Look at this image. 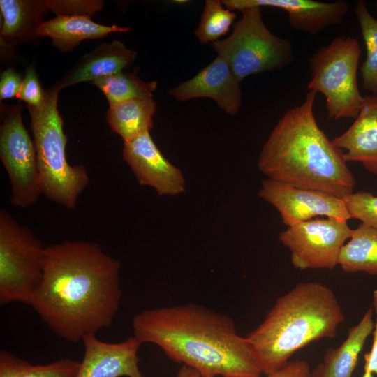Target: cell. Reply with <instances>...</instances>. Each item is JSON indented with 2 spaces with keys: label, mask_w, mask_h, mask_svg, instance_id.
<instances>
[{
  "label": "cell",
  "mask_w": 377,
  "mask_h": 377,
  "mask_svg": "<svg viewBox=\"0 0 377 377\" xmlns=\"http://www.w3.org/2000/svg\"><path fill=\"white\" fill-rule=\"evenodd\" d=\"M121 262L96 243L45 247L43 279L30 306L55 334L72 343L111 325L122 290Z\"/></svg>",
  "instance_id": "cell-1"
},
{
  "label": "cell",
  "mask_w": 377,
  "mask_h": 377,
  "mask_svg": "<svg viewBox=\"0 0 377 377\" xmlns=\"http://www.w3.org/2000/svg\"><path fill=\"white\" fill-rule=\"evenodd\" d=\"M133 336L159 347L200 377H260L262 368L246 337L228 316L188 303L143 310L132 320Z\"/></svg>",
  "instance_id": "cell-2"
},
{
  "label": "cell",
  "mask_w": 377,
  "mask_h": 377,
  "mask_svg": "<svg viewBox=\"0 0 377 377\" xmlns=\"http://www.w3.org/2000/svg\"><path fill=\"white\" fill-rule=\"evenodd\" d=\"M316 92L279 119L263 145L258 168L267 178L343 198L353 193L355 177L341 149L330 140L313 112Z\"/></svg>",
  "instance_id": "cell-3"
},
{
  "label": "cell",
  "mask_w": 377,
  "mask_h": 377,
  "mask_svg": "<svg viewBox=\"0 0 377 377\" xmlns=\"http://www.w3.org/2000/svg\"><path fill=\"white\" fill-rule=\"evenodd\" d=\"M344 319L332 289L318 282H302L279 297L263 322L246 337L263 373L269 375L311 342L335 337Z\"/></svg>",
  "instance_id": "cell-4"
},
{
  "label": "cell",
  "mask_w": 377,
  "mask_h": 377,
  "mask_svg": "<svg viewBox=\"0 0 377 377\" xmlns=\"http://www.w3.org/2000/svg\"><path fill=\"white\" fill-rule=\"evenodd\" d=\"M57 84L45 91V98L38 107L27 105L40 176L42 195L57 204L73 209L79 196L89 184L83 165H71L67 161V136L57 108Z\"/></svg>",
  "instance_id": "cell-5"
},
{
  "label": "cell",
  "mask_w": 377,
  "mask_h": 377,
  "mask_svg": "<svg viewBox=\"0 0 377 377\" xmlns=\"http://www.w3.org/2000/svg\"><path fill=\"white\" fill-rule=\"evenodd\" d=\"M240 11L242 17L234 24L232 34L212 44L239 81L293 64L294 54L290 40L274 35L267 29L262 18V8L250 7Z\"/></svg>",
  "instance_id": "cell-6"
},
{
  "label": "cell",
  "mask_w": 377,
  "mask_h": 377,
  "mask_svg": "<svg viewBox=\"0 0 377 377\" xmlns=\"http://www.w3.org/2000/svg\"><path fill=\"white\" fill-rule=\"evenodd\" d=\"M360 54L355 38L339 36L308 58L311 79L307 89L324 95L331 119H355L359 114L363 98L357 81Z\"/></svg>",
  "instance_id": "cell-7"
},
{
  "label": "cell",
  "mask_w": 377,
  "mask_h": 377,
  "mask_svg": "<svg viewBox=\"0 0 377 377\" xmlns=\"http://www.w3.org/2000/svg\"><path fill=\"white\" fill-rule=\"evenodd\" d=\"M45 247L31 230L0 209V304H30L43 279Z\"/></svg>",
  "instance_id": "cell-8"
},
{
  "label": "cell",
  "mask_w": 377,
  "mask_h": 377,
  "mask_svg": "<svg viewBox=\"0 0 377 377\" xmlns=\"http://www.w3.org/2000/svg\"><path fill=\"white\" fill-rule=\"evenodd\" d=\"M21 105L1 110L0 158L11 185L10 203L26 208L42 195L36 151L23 124Z\"/></svg>",
  "instance_id": "cell-9"
},
{
  "label": "cell",
  "mask_w": 377,
  "mask_h": 377,
  "mask_svg": "<svg viewBox=\"0 0 377 377\" xmlns=\"http://www.w3.org/2000/svg\"><path fill=\"white\" fill-rule=\"evenodd\" d=\"M352 231L346 221L315 219L288 227L279 239L290 251L295 268L333 269Z\"/></svg>",
  "instance_id": "cell-10"
},
{
  "label": "cell",
  "mask_w": 377,
  "mask_h": 377,
  "mask_svg": "<svg viewBox=\"0 0 377 377\" xmlns=\"http://www.w3.org/2000/svg\"><path fill=\"white\" fill-rule=\"evenodd\" d=\"M258 195L277 209L288 227L318 216L346 221L350 219L342 198L323 191L267 178L262 181Z\"/></svg>",
  "instance_id": "cell-11"
},
{
  "label": "cell",
  "mask_w": 377,
  "mask_h": 377,
  "mask_svg": "<svg viewBox=\"0 0 377 377\" xmlns=\"http://www.w3.org/2000/svg\"><path fill=\"white\" fill-rule=\"evenodd\" d=\"M122 155L140 185L153 188L160 196L184 193L182 170L163 155L149 132L125 142Z\"/></svg>",
  "instance_id": "cell-12"
},
{
  "label": "cell",
  "mask_w": 377,
  "mask_h": 377,
  "mask_svg": "<svg viewBox=\"0 0 377 377\" xmlns=\"http://www.w3.org/2000/svg\"><path fill=\"white\" fill-rule=\"evenodd\" d=\"M230 10L250 7H273L285 10L290 27L298 31L316 35L326 28L340 24L349 6L346 1L320 2L314 0H223Z\"/></svg>",
  "instance_id": "cell-13"
},
{
  "label": "cell",
  "mask_w": 377,
  "mask_h": 377,
  "mask_svg": "<svg viewBox=\"0 0 377 377\" xmlns=\"http://www.w3.org/2000/svg\"><path fill=\"white\" fill-rule=\"evenodd\" d=\"M82 341L84 353L76 377H145L138 366L142 343L134 336L107 343L91 334Z\"/></svg>",
  "instance_id": "cell-14"
},
{
  "label": "cell",
  "mask_w": 377,
  "mask_h": 377,
  "mask_svg": "<svg viewBox=\"0 0 377 377\" xmlns=\"http://www.w3.org/2000/svg\"><path fill=\"white\" fill-rule=\"evenodd\" d=\"M176 100L212 98L226 113L235 115L242 105L240 82L226 61L217 57L195 77L171 89Z\"/></svg>",
  "instance_id": "cell-15"
},
{
  "label": "cell",
  "mask_w": 377,
  "mask_h": 377,
  "mask_svg": "<svg viewBox=\"0 0 377 377\" xmlns=\"http://www.w3.org/2000/svg\"><path fill=\"white\" fill-rule=\"evenodd\" d=\"M332 141L338 148L346 150L343 154L346 162H360L377 175V94L363 96L355 121Z\"/></svg>",
  "instance_id": "cell-16"
},
{
  "label": "cell",
  "mask_w": 377,
  "mask_h": 377,
  "mask_svg": "<svg viewBox=\"0 0 377 377\" xmlns=\"http://www.w3.org/2000/svg\"><path fill=\"white\" fill-rule=\"evenodd\" d=\"M136 55L135 51L127 48L121 41L102 43L81 57L57 84L63 89L112 76L131 66Z\"/></svg>",
  "instance_id": "cell-17"
},
{
  "label": "cell",
  "mask_w": 377,
  "mask_h": 377,
  "mask_svg": "<svg viewBox=\"0 0 377 377\" xmlns=\"http://www.w3.org/2000/svg\"><path fill=\"white\" fill-rule=\"evenodd\" d=\"M130 30L129 27L97 24L90 17L57 15L40 25L37 36L50 38L53 46L67 52L84 40L102 38L111 33H126Z\"/></svg>",
  "instance_id": "cell-18"
},
{
  "label": "cell",
  "mask_w": 377,
  "mask_h": 377,
  "mask_svg": "<svg viewBox=\"0 0 377 377\" xmlns=\"http://www.w3.org/2000/svg\"><path fill=\"white\" fill-rule=\"evenodd\" d=\"M1 44L14 46L38 38L37 31L50 10L45 1L1 0Z\"/></svg>",
  "instance_id": "cell-19"
},
{
  "label": "cell",
  "mask_w": 377,
  "mask_h": 377,
  "mask_svg": "<svg viewBox=\"0 0 377 377\" xmlns=\"http://www.w3.org/2000/svg\"><path fill=\"white\" fill-rule=\"evenodd\" d=\"M372 312L371 308L368 309L339 347L327 350L323 361L311 371V377H351L359 355L374 330Z\"/></svg>",
  "instance_id": "cell-20"
},
{
  "label": "cell",
  "mask_w": 377,
  "mask_h": 377,
  "mask_svg": "<svg viewBox=\"0 0 377 377\" xmlns=\"http://www.w3.org/2000/svg\"><path fill=\"white\" fill-rule=\"evenodd\" d=\"M156 110V103L152 97L131 100L109 105L107 121L125 142L149 132Z\"/></svg>",
  "instance_id": "cell-21"
},
{
  "label": "cell",
  "mask_w": 377,
  "mask_h": 377,
  "mask_svg": "<svg viewBox=\"0 0 377 377\" xmlns=\"http://www.w3.org/2000/svg\"><path fill=\"white\" fill-rule=\"evenodd\" d=\"M338 265L345 272L377 274V228L361 223L341 249Z\"/></svg>",
  "instance_id": "cell-22"
},
{
  "label": "cell",
  "mask_w": 377,
  "mask_h": 377,
  "mask_svg": "<svg viewBox=\"0 0 377 377\" xmlns=\"http://www.w3.org/2000/svg\"><path fill=\"white\" fill-rule=\"evenodd\" d=\"M80 362L59 359L45 364H33L6 350L0 351V377H76Z\"/></svg>",
  "instance_id": "cell-23"
},
{
  "label": "cell",
  "mask_w": 377,
  "mask_h": 377,
  "mask_svg": "<svg viewBox=\"0 0 377 377\" xmlns=\"http://www.w3.org/2000/svg\"><path fill=\"white\" fill-rule=\"evenodd\" d=\"M353 11L366 47V58L360 67L362 87L371 94H377V19L363 0L357 1Z\"/></svg>",
  "instance_id": "cell-24"
},
{
  "label": "cell",
  "mask_w": 377,
  "mask_h": 377,
  "mask_svg": "<svg viewBox=\"0 0 377 377\" xmlns=\"http://www.w3.org/2000/svg\"><path fill=\"white\" fill-rule=\"evenodd\" d=\"M91 83L103 91L109 105L152 97L157 87L156 81L145 82L133 73L124 72L97 79Z\"/></svg>",
  "instance_id": "cell-25"
},
{
  "label": "cell",
  "mask_w": 377,
  "mask_h": 377,
  "mask_svg": "<svg viewBox=\"0 0 377 377\" xmlns=\"http://www.w3.org/2000/svg\"><path fill=\"white\" fill-rule=\"evenodd\" d=\"M221 1L207 0L195 35L202 43H214L230 29L237 15L225 8Z\"/></svg>",
  "instance_id": "cell-26"
},
{
  "label": "cell",
  "mask_w": 377,
  "mask_h": 377,
  "mask_svg": "<svg viewBox=\"0 0 377 377\" xmlns=\"http://www.w3.org/2000/svg\"><path fill=\"white\" fill-rule=\"evenodd\" d=\"M343 200L350 219L377 228V196L369 192L357 191Z\"/></svg>",
  "instance_id": "cell-27"
},
{
  "label": "cell",
  "mask_w": 377,
  "mask_h": 377,
  "mask_svg": "<svg viewBox=\"0 0 377 377\" xmlns=\"http://www.w3.org/2000/svg\"><path fill=\"white\" fill-rule=\"evenodd\" d=\"M48 9L57 15L91 17L100 10L104 4L97 0H48L45 1Z\"/></svg>",
  "instance_id": "cell-28"
},
{
  "label": "cell",
  "mask_w": 377,
  "mask_h": 377,
  "mask_svg": "<svg viewBox=\"0 0 377 377\" xmlns=\"http://www.w3.org/2000/svg\"><path fill=\"white\" fill-rule=\"evenodd\" d=\"M17 98L26 102L28 105L34 107L39 106L44 100L45 91L40 84L36 70L33 66L27 69Z\"/></svg>",
  "instance_id": "cell-29"
},
{
  "label": "cell",
  "mask_w": 377,
  "mask_h": 377,
  "mask_svg": "<svg viewBox=\"0 0 377 377\" xmlns=\"http://www.w3.org/2000/svg\"><path fill=\"white\" fill-rule=\"evenodd\" d=\"M22 83L21 76L15 70L9 68L4 71L0 79L1 100L17 98Z\"/></svg>",
  "instance_id": "cell-30"
},
{
  "label": "cell",
  "mask_w": 377,
  "mask_h": 377,
  "mask_svg": "<svg viewBox=\"0 0 377 377\" xmlns=\"http://www.w3.org/2000/svg\"><path fill=\"white\" fill-rule=\"evenodd\" d=\"M265 377H311V369L306 361L296 360L289 361L283 368Z\"/></svg>",
  "instance_id": "cell-31"
},
{
  "label": "cell",
  "mask_w": 377,
  "mask_h": 377,
  "mask_svg": "<svg viewBox=\"0 0 377 377\" xmlns=\"http://www.w3.org/2000/svg\"><path fill=\"white\" fill-rule=\"evenodd\" d=\"M373 306L376 315L374 325V339L370 351L364 355V370L377 375V290L374 292Z\"/></svg>",
  "instance_id": "cell-32"
},
{
  "label": "cell",
  "mask_w": 377,
  "mask_h": 377,
  "mask_svg": "<svg viewBox=\"0 0 377 377\" xmlns=\"http://www.w3.org/2000/svg\"><path fill=\"white\" fill-rule=\"evenodd\" d=\"M176 377H200V376L196 370L188 366L182 365Z\"/></svg>",
  "instance_id": "cell-33"
},
{
  "label": "cell",
  "mask_w": 377,
  "mask_h": 377,
  "mask_svg": "<svg viewBox=\"0 0 377 377\" xmlns=\"http://www.w3.org/2000/svg\"><path fill=\"white\" fill-rule=\"evenodd\" d=\"M362 377H373L372 373L369 371L364 370Z\"/></svg>",
  "instance_id": "cell-34"
},
{
  "label": "cell",
  "mask_w": 377,
  "mask_h": 377,
  "mask_svg": "<svg viewBox=\"0 0 377 377\" xmlns=\"http://www.w3.org/2000/svg\"><path fill=\"white\" fill-rule=\"evenodd\" d=\"M176 3H179V4H183L184 3V2H187V1H183V0H181V1H175Z\"/></svg>",
  "instance_id": "cell-35"
},
{
  "label": "cell",
  "mask_w": 377,
  "mask_h": 377,
  "mask_svg": "<svg viewBox=\"0 0 377 377\" xmlns=\"http://www.w3.org/2000/svg\"><path fill=\"white\" fill-rule=\"evenodd\" d=\"M375 6H376V10H377V1H376Z\"/></svg>",
  "instance_id": "cell-36"
}]
</instances>
